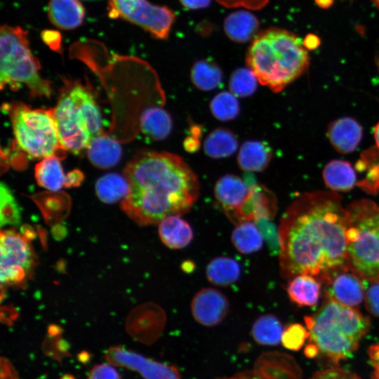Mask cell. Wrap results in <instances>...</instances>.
Instances as JSON below:
<instances>
[{
  "mask_svg": "<svg viewBox=\"0 0 379 379\" xmlns=\"http://www.w3.org/2000/svg\"><path fill=\"white\" fill-rule=\"evenodd\" d=\"M238 146L234 134L226 128H217L213 131L205 139L204 149L211 158L221 159L232 155Z\"/></svg>",
  "mask_w": 379,
  "mask_h": 379,
  "instance_id": "29",
  "label": "cell"
},
{
  "mask_svg": "<svg viewBox=\"0 0 379 379\" xmlns=\"http://www.w3.org/2000/svg\"><path fill=\"white\" fill-rule=\"evenodd\" d=\"M315 1L320 7L326 8L331 6L333 0H315Z\"/></svg>",
  "mask_w": 379,
  "mask_h": 379,
  "instance_id": "48",
  "label": "cell"
},
{
  "mask_svg": "<svg viewBox=\"0 0 379 379\" xmlns=\"http://www.w3.org/2000/svg\"><path fill=\"white\" fill-rule=\"evenodd\" d=\"M241 266L234 258L220 256L212 259L206 266V275L211 284L228 286L237 281L241 276Z\"/></svg>",
  "mask_w": 379,
  "mask_h": 379,
  "instance_id": "25",
  "label": "cell"
},
{
  "mask_svg": "<svg viewBox=\"0 0 379 379\" xmlns=\"http://www.w3.org/2000/svg\"><path fill=\"white\" fill-rule=\"evenodd\" d=\"M107 361L112 365L138 372L145 379H180L178 370L123 347L109 348L105 353Z\"/></svg>",
  "mask_w": 379,
  "mask_h": 379,
  "instance_id": "10",
  "label": "cell"
},
{
  "mask_svg": "<svg viewBox=\"0 0 379 379\" xmlns=\"http://www.w3.org/2000/svg\"><path fill=\"white\" fill-rule=\"evenodd\" d=\"M251 333L258 343L263 345H275L281 340L283 328L276 316L266 314L255 319L252 326Z\"/></svg>",
  "mask_w": 379,
  "mask_h": 379,
  "instance_id": "30",
  "label": "cell"
},
{
  "mask_svg": "<svg viewBox=\"0 0 379 379\" xmlns=\"http://www.w3.org/2000/svg\"><path fill=\"white\" fill-rule=\"evenodd\" d=\"M364 280L347 265L335 270L321 281L326 287V296L349 307L359 305L364 297Z\"/></svg>",
  "mask_w": 379,
  "mask_h": 379,
  "instance_id": "11",
  "label": "cell"
},
{
  "mask_svg": "<svg viewBox=\"0 0 379 379\" xmlns=\"http://www.w3.org/2000/svg\"><path fill=\"white\" fill-rule=\"evenodd\" d=\"M1 225H18L20 222V211L11 189L1 182L0 185Z\"/></svg>",
  "mask_w": 379,
  "mask_h": 379,
  "instance_id": "34",
  "label": "cell"
},
{
  "mask_svg": "<svg viewBox=\"0 0 379 379\" xmlns=\"http://www.w3.org/2000/svg\"><path fill=\"white\" fill-rule=\"evenodd\" d=\"M277 208L276 197L273 193L265 187L254 182L246 202L230 220L237 225L263 218L272 220Z\"/></svg>",
  "mask_w": 379,
  "mask_h": 379,
  "instance_id": "15",
  "label": "cell"
},
{
  "mask_svg": "<svg viewBox=\"0 0 379 379\" xmlns=\"http://www.w3.org/2000/svg\"><path fill=\"white\" fill-rule=\"evenodd\" d=\"M159 235L163 244L171 249H182L192 241L190 225L179 215H171L159 223Z\"/></svg>",
  "mask_w": 379,
  "mask_h": 379,
  "instance_id": "19",
  "label": "cell"
},
{
  "mask_svg": "<svg viewBox=\"0 0 379 379\" xmlns=\"http://www.w3.org/2000/svg\"><path fill=\"white\" fill-rule=\"evenodd\" d=\"M108 16L122 19L147 31L159 39H166L175 15L167 6L148 0H107Z\"/></svg>",
  "mask_w": 379,
  "mask_h": 379,
  "instance_id": "9",
  "label": "cell"
},
{
  "mask_svg": "<svg viewBox=\"0 0 379 379\" xmlns=\"http://www.w3.org/2000/svg\"><path fill=\"white\" fill-rule=\"evenodd\" d=\"M366 305L368 311L379 316V283L375 282L368 288L365 295Z\"/></svg>",
  "mask_w": 379,
  "mask_h": 379,
  "instance_id": "41",
  "label": "cell"
},
{
  "mask_svg": "<svg viewBox=\"0 0 379 379\" xmlns=\"http://www.w3.org/2000/svg\"><path fill=\"white\" fill-rule=\"evenodd\" d=\"M327 135L332 146L338 152L347 154L358 147L362 137V128L355 119L343 117L329 125Z\"/></svg>",
  "mask_w": 379,
  "mask_h": 379,
  "instance_id": "16",
  "label": "cell"
},
{
  "mask_svg": "<svg viewBox=\"0 0 379 379\" xmlns=\"http://www.w3.org/2000/svg\"><path fill=\"white\" fill-rule=\"evenodd\" d=\"M191 80L201 91H211L220 86L222 72L216 63L208 60L196 62L191 69Z\"/></svg>",
  "mask_w": 379,
  "mask_h": 379,
  "instance_id": "31",
  "label": "cell"
},
{
  "mask_svg": "<svg viewBox=\"0 0 379 379\" xmlns=\"http://www.w3.org/2000/svg\"><path fill=\"white\" fill-rule=\"evenodd\" d=\"M53 112L62 150L78 154L103 132L94 95L79 81H66Z\"/></svg>",
  "mask_w": 379,
  "mask_h": 379,
  "instance_id": "5",
  "label": "cell"
},
{
  "mask_svg": "<svg viewBox=\"0 0 379 379\" xmlns=\"http://www.w3.org/2000/svg\"><path fill=\"white\" fill-rule=\"evenodd\" d=\"M95 192L104 203L113 204L126 199L130 192V185L124 175L107 173L95 182Z\"/></svg>",
  "mask_w": 379,
  "mask_h": 379,
  "instance_id": "27",
  "label": "cell"
},
{
  "mask_svg": "<svg viewBox=\"0 0 379 379\" xmlns=\"http://www.w3.org/2000/svg\"><path fill=\"white\" fill-rule=\"evenodd\" d=\"M305 321L310 343L335 364L352 354L370 327L368 317L329 297Z\"/></svg>",
  "mask_w": 379,
  "mask_h": 379,
  "instance_id": "4",
  "label": "cell"
},
{
  "mask_svg": "<svg viewBox=\"0 0 379 379\" xmlns=\"http://www.w3.org/2000/svg\"><path fill=\"white\" fill-rule=\"evenodd\" d=\"M34 260L32 247L25 236L12 230L1 231L0 268L20 267L29 273Z\"/></svg>",
  "mask_w": 379,
  "mask_h": 379,
  "instance_id": "14",
  "label": "cell"
},
{
  "mask_svg": "<svg viewBox=\"0 0 379 379\" xmlns=\"http://www.w3.org/2000/svg\"><path fill=\"white\" fill-rule=\"evenodd\" d=\"M311 379H360L352 373L339 368H328L317 372Z\"/></svg>",
  "mask_w": 379,
  "mask_h": 379,
  "instance_id": "40",
  "label": "cell"
},
{
  "mask_svg": "<svg viewBox=\"0 0 379 379\" xmlns=\"http://www.w3.org/2000/svg\"><path fill=\"white\" fill-rule=\"evenodd\" d=\"M246 62L262 85L277 93L303 74L309 56L300 38L273 27L256 35L248 48Z\"/></svg>",
  "mask_w": 379,
  "mask_h": 379,
  "instance_id": "3",
  "label": "cell"
},
{
  "mask_svg": "<svg viewBox=\"0 0 379 379\" xmlns=\"http://www.w3.org/2000/svg\"><path fill=\"white\" fill-rule=\"evenodd\" d=\"M91 163L99 168L115 166L121 157V147L116 139L103 132L95 136L87 149Z\"/></svg>",
  "mask_w": 379,
  "mask_h": 379,
  "instance_id": "18",
  "label": "cell"
},
{
  "mask_svg": "<svg viewBox=\"0 0 379 379\" xmlns=\"http://www.w3.org/2000/svg\"><path fill=\"white\" fill-rule=\"evenodd\" d=\"M253 180L227 174L222 176L215 183L214 195L230 220L246 202L251 191Z\"/></svg>",
  "mask_w": 379,
  "mask_h": 379,
  "instance_id": "13",
  "label": "cell"
},
{
  "mask_svg": "<svg viewBox=\"0 0 379 379\" xmlns=\"http://www.w3.org/2000/svg\"><path fill=\"white\" fill-rule=\"evenodd\" d=\"M38 185L49 191H59L65 187L66 175L56 154L41 159L34 169Z\"/></svg>",
  "mask_w": 379,
  "mask_h": 379,
  "instance_id": "24",
  "label": "cell"
},
{
  "mask_svg": "<svg viewBox=\"0 0 379 379\" xmlns=\"http://www.w3.org/2000/svg\"><path fill=\"white\" fill-rule=\"evenodd\" d=\"M305 354L307 357L312 358L316 357L319 352L312 344L309 343L305 349Z\"/></svg>",
  "mask_w": 379,
  "mask_h": 379,
  "instance_id": "47",
  "label": "cell"
},
{
  "mask_svg": "<svg viewBox=\"0 0 379 379\" xmlns=\"http://www.w3.org/2000/svg\"><path fill=\"white\" fill-rule=\"evenodd\" d=\"M375 6L379 9V0H371Z\"/></svg>",
  "mask_w": 379,
  "mask_h": 379,
  "instance_id": "52",
  "label": "cell"
},
{
  "mask_svg": "<svg viewBox=\"0 0 379 379\" xmlns=\"http://www.w3.org/2000/svg\"><path fill=\"white\" fill-rule=\"evenodd\" d=\"M226 8L243 7L249 10H260L264 8L269 0H216Z\"/></svg>",
  "mask_w": 379,
  "mask_h": 379,
  "instance_id": "37",
  "label": "cell"
},
{
  "mask_svg": "<svg viewBox=\"0 0 379 379\" xmlns=\"http://www.w3.org/2000/svg\"><path fill=\"white\" fill-rule=\"evenodd\" d=\"M259 21L251 13L238 11L228 15L224 21V30L231 40L237 43H246L252 39L257 33Z\"/></svg>",
  "mask_w": 379,
  "mask_h": 379,
  "instance_id": "20",
  "label": "cell"
},
{
  "mask_svg": "<svg viewBox=\"0 0 379 379\" xmlns=\"http://www.w3.org/2000/svg\"><path fill=\"white\" fill-rule=\"evenodd\" d=\"M0 85L16 89L25 85L34 96L50 97L49 81L39 74V60L29 48L28 32L19 26L0 28Z\"/></svg>",
  "mask_w": 379,
  "mask_h": 379,
  "instance_id": "6",
  "label": "cell"
},
{
  "mask_svg": "<svg viewBox=\"0 0 379 379\" xmlns=\"http://www.w3.org/2000/svg\"><path fill=\"white\" fill-rule=\"evenodd\" d=\"M47 11L50 22L64 30L77 28L85 17V8L79 0H50Z\"/></svg>",
  "mask_w": 379,
  "mask_h": 379,
  "instance_id": "17",
  "label": "cell"
},
{
  "mask_svg": "<svg viewBox=\"0 0 379 379\" xmlns=\"http://www.w3.org/2000/svg\"><path fill=\"white\" fill-rule=\"evenodd\" d=\"M83 173L79 170H74L66 175L65 187L78 186L83 180Z\"/></svg>",
  "mask_w": 379,
  "mask_h": 379,
  "instance_id": "44",
  "label": "cell"
},
{
  "mask_svg": "<svg viewBox=\"0 0 379 379\" xmlns=\"http://www.w3.org/2000/svg\"><path fill=\"white\" fill-rule=\"evenodd\" d=\"M88 379H121L119 373L110 364H102L95 366Z\"/></svg>",
  "mask_w": 379,
  "mask_h": 379,
  "instance_id": "38",
  "label": "cell"
},
{
  "mask_svg": "<svg viewBox=\"0 0 379 379\" xmlns=\"http://www.w3.org/2000/svg\"><path fill=\"white\" fill-rule=\"evenodd\" d=\"M230 304L220 291L205 288L197 292L191 302V312L197 322L205 326H214L222 322L228 314Z\"/></svg>",
  "mask_w": 379,
  "mask_h": 379,
  "instance_id": "12",
  "label": "cell"
},
{
  "mask_svg": "<svg viewBox=\"0 0 379 379\" xmlns=\"http://www.w3.org/2000/svg\"><path fill=\"white\" fill-rule=\"evenodd\" d=\"M60 379H75V378L72 375L66 374L62 375Z\"/></svg>",
  "mask_w": 379,
  "mask_h": 379,
  "instance_id": "51",
  "label": "cell"
},
{
  "mask_svg": "<svg viewBox=\"0 0 379 379\" xmlns=\"http://www.w3.org/2000/svg\"><path fill=\"white\" fill-rule=\"evenodd\" d=\"M210 109L215 118L220 121H230L237 117L239 104L234 94L222 91L212 99Z\"/></svg>",
  "mask_w": 379,
  "mask_h": 379,
  "instance_id": "32",
  "label": "cell"
},
{
  "mask_svg": "<svg viewBox=\"0 0 379 379\" xmlns=\"http://www.w3.org/2000/svg\"><path fill=\"white\" fill-rule=\"evenodd\" d=\"M374 137L377 147L379 150V122L376 124L374 129Z\"/></svg>",
  "mask_w": 379,
  "mask_h": 379,
  "instance_id": "49",
  "label": "cell"
},
{
  "mask_svg": "<svg viewBox=\"0 0 379 379\" xmlns=\"http://www.w3.org/2000/svg\"><path fill=\"white\" fill-rule=\"evenodd\" d=\"M378 68H379V58H378Z\"/></svg>",
  "mask_w": 379,
  "mask_h": 379,
  "instance_id": "53",
  "label": "cell"
},
{
  "mask_svg": "<svg viewBox=\"0 0 379 379\" xmlns=\"http://www.w3.org/2000/svg\"><path fill=\"white\" fill-rule=\"evenodd\" d=\"M1 379H20L11 361L5 357L1 358Z\"/></svg>",
  "mask_w": 379,
  "mask_h": 379,
  "instance_id": "43",
  "label": "cell"
},
{
  "mask_svg": "<svg viewBox=\"0 0 379 379\" xmlns=\"http://www.w3.org/2000/svg\"><path fill=\"white\" fill-rule=\"evenodd\" d=\"M130 192L121 208L140 225L190 211L199 194L197 177L183 159L166 152L137 154L124 171Z\"/></svg>",
  "mask_w": 379,
  "mask_h": 379,
  "instance_id": "2",
  "label": "cell"
},
{
  "mask_svg": "<svg viewBox=\"0 0 379 379\" xmlns=\"http://www.w3.org/2000/svg\"><path fill=\"white\" fill-rule=\"evenodd\" d=\"M272 152L265 142L248 140L241 147L237 156L240 168L246 171H263L269 164Z\"/></svg>",
  "mask_w": 379,
  "mask_h": 379,
  "instance_id": "21",
  "label": "cell"
},
{
  "mask_svg": "<svg viewBox=\"0 0 379 379\" xmlns=\"http://www.w3.org/2000/svg\"><path fill=\"white\" fill-rule=\"evenodd\" d=\"M308 337H310L308 330L300 324H293L283 331L281 343L286 348L296 351L303 346Z\"/></svg>",
  "mask_w": 379,
  "mask_h": 379,
  "instance_id": "35",
  "label": "cell"
},
{
  "mask_svg": "<svg viewBox=\"0 0 379 379\" xmlns=\"http://www.w3.org/2000/svg\"><path fill=\"white\" fill-rule=\"evenodd\" d=\"M6 108L16 145L27 157L44 159L61 149L53 109H32L18 102Z\"/></svg>",
  "mask_w": 379,
  "mask_h": 379,
  "instance_id": "8",
  "label": "cell"
},
{
  "mask_svg": "<svg viewBox=\"0 0 379 379\" xmlns=\"http://www.w3.org/2000/svg\"><path fill=\"white\" fill-rule=\"evenodd\" d=\"M320 44L319 38L313 34H307L303 39V45L308 50H314Z\"/></svg>",
  "mask_w": 379,
  "mask_h": 379,
  "instance_id": "46",
  "label": "cell"
},
{
  "mask_svg": "<svg viewBox=\"0 0 379 379\" xmlns=\"http://www.w3.org/2000/svg\"><path fill=\"white\" fill-rule=\"evenodd\" d=\"M42 41L52 51L61 53L62 51V39L61 34L57 30L44 29L41 32Z\"/></svg>",
  "mask_w": 379,
  "mask_h": 379,
  "instance_id": "39",
  "label": "cell"
},
{
  "mask_svg": "<svg viewBox=\"0 0 379 379\" xmlns=\"http://www.w3.org/2000/svg\"><path fill=\"white\" fill-rule=\"evenodd\" d=\"M222 379H258V378L256 377L249 376V375H239V376H234V377L222 378Z\"/></svg>",
  "mask_w": 379,
  "mask_h": 379,
  "instance_id": "50",
  "label": "cell"
},
{
  "mask_svg": "<svg viewBox=\"0 0 379 379\" xmlns=\"http://www.w3.org/2000/svg\"><path fill=\"white\" fill-rule=\"evenodd\" d=\"M142 132L154 140L165 139L172 129V119L169 114L159 106L145 109L140 119Z\"/></svg>",
  "mask_w": 379,
  "mask_h": 379,
  "instance_id": "22",
  "label": "cell"
},
{
  "mask_svg": "<svg viewBox=\"0 0 379 379\" xmlns=\"http://www.w3.org/2000/svg\"><path fill=\"white\" fill-rule=\"evenodd\" d=\"M370 361L373 367L372 379H379V343L368 349Z\"/></svg>",
  "mask_w": 379,
  "mask_h": 379,
  "instance_id": "42",
  "label": "cell"
},
{
  "mask_svg": "<svg viewBox=\"0 0 379 379\" xmlns=\"http://www.w3.org/2000/svg\"><path fill=\"white\" fill-rule=\"evenodd\" d=\"M231 241L235 248L244 254L255 253L263 246L262 234L253 221L237 224L232 232Z\"/></svg>",
  "mask_w": 379,
  "mask_h": 379,
  "instance_id": "28",
  "label": "cell"
},
{
  "mask_svg": "<svg viewBox=\"0 0 379 379\" xmlns=\"http://www.w3.org/2000/svg\"><path fill=\"white\" fill-rule=\"evenodd\" d=\"M268 244L271 251L279 254V232L270 219H260L255 222Z\"/></svg>",
  "mask_w": 379,
  "mask_h": 379,
  "instance_id": "36",
  "label": "cell"
},
{
  "mask_svg": "<svg viewBox=\"0 0 379 379\" xmlns=\"http://www.w3.org/2000/svg\"><path fill=\"white\" fill-rule=\"evenodd\" d=\"M181 4L189 9H200L209 6L211 0H180Z\"/></svg>",
  "mask_w": 379,
  "mask_h": 379,
  "instance_id": "45",
  "label": "cell"
},
{
  "mask_svg": "<svg viewBox=\"0 0 379 379\" xmlns=\"http://www.w3.org/2000/svg\"><path fill=\"white\" fill-rule=\"evenodd\" d=\"M326 185L332 191H350L356 182V174L351 164L343 160H333L323 170Z\"/></svg>",
  "mask_w": 379,
  "mask_h": 379,
  "instance_id": "26",
  "label": "cell"
},
{
  "mask_svg": "<svg viewBox=\"0 0 379 379\" xmlns=\"http://www.w3.org/2000/svg\"><path fill=\"white\" fill-rule=\"evenodd\" d=\"M350 223L347 208L335 192L298 196L284 213L278 228L281 277L308 274L321 281L347 266Z\"/></svg>",
  "mask_w": 379,
  "mask_h": 379,
  "instance_id": "1",
  "label": "cell"
},
{
  "mask_svg": "<svg viewBox=\"0 0 379 379\" xmlns=\"http://www.w3.org/2000/svg\"><path fill=\"white\" fill-rule=\"evenodd\" d=\"M347 211V266L364 280L379 282V206L361 199Z\"/></svg>",
  "mask_w": 379,
  "mask_h": 379,
  "instance_id": "7",
  "label": "cell"
},
{
  "mask_svg": "<svg viewBox=\"0 0 379 379\" xmlns=\"http://www.w3.org/2000/svg\"><path fill=\"white\" fill-rule=\"evenodd\" d=\"M258 79L248 68H238L230 76L229 86L230 92L236 97L244 98L254 93L257 88Z\"/></svg>",
  "mask_w": 379,
  "mask_h": 379,
  "instance_id": "33",
  "label": "cell"
},
{
  "mask_svg": "<svg viewBox=\"0 0 379 379\" xmlns=\"http://www.w3.org/2000/svg\"><path fill=\"white\" fill-rule=\"evenodd\" d=\"M321 284L313 276L300 274L291 280L286 291L291 300L300 306H312L317 303Z\"/></svg>",
  "mask_w": 379,
  "mask_h": 379,
  "instance_id": "23",
  "label": "cell"
}]
</instances>
